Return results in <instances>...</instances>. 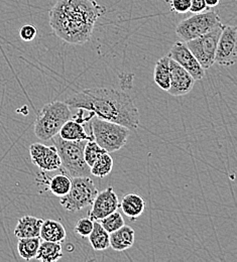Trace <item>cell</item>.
Masks as SVG:
<instances>
[{
  "label": "cell",
  "mask_w": 237,
  "mask_h": 262,
  "mask_svg": "<svg viewBox=\"0 0 237 262\" xmlns=\"http://www.w3.org/2000/svg\"><path fill=\"white\" fill-rule=\"evenodd\" d=\"M92 248L96 251L106 250L110 247L109 233L104 229L98 221H94V226L89 236L87 237Z\"/></svg>",
  "instance_id": "22"
},
{
  "label": "cell",
  "mask_w": 237,
  "mask_h": 262,
  "mask_svg": "<svg viewBox=\"0 0 237 262\" xmlns=\"http://www.w3.org/2000/svg\"><path fill=\"white\" fill-rule=\"evenodd\" d=\"M39 177H40V179H36L37 184H42V185L48 186V190L56 196L62 198V196H65L71 189L72 180L67 174L60 173V174H57L54 178L50 179L46 176L45 171L42 170V172H40Z\"/></svg>",
  "instance_id": "14"
},
{
  "label": "cell",
  "mask_w": 237,
  "mask_h": 262,
  "mask_svg": "<svg viewBox=\"0 0 237 262\" xmlns=\"http://www.w3.org/2000/svg\"><path fill=\"white\" fill-rule=\"evenodd\" d=\"M36 28L32 25L24 26L19 31V36L24 41H32L36 36Z\"/></svg>",
  "instance_id": "29"
},
{
  "label": "cell",
  "mask_w": 237,
  "mask_h": 262,
  "mask_svg": "<svg viewBox=\"0 0 237 262\" xmlns=\"http://www.w3.org/2000/svg\"><path fill=\"white\" fill-rule=\"evenodd\" d=\"M41 239L39 237L19 238L17 243V251L21 258L27 261L34 259L37 253Z\"/></svg>",
  "instance_id": "23"
},
{
  "label": "cell",
  "mask_w": 237,
  "mask_h": 262,
  "mask_svg": "<svg viewBox=\"0 0 237 262\" xmlns=\"http://www.w3.org/2000/svg\"><path fill=\"white\" fill-rule=\"evenodd\" d=\"M54 146L57 148L62 166L72 178L89 177L90 166L84 160V147L87 140L70 141L55 135L52 138Z\"/></svg>",
  "instance_id": "4"
},
{
  "label": "cell",
  "mask_w": 237,
  "mask_h": 262,
  "mask_svg": "<svg viewBox=\"0 0 237 262\" xmlns=\"http://www.w3.org/2000/svg\"><path fill=\"white\" fill-rule=\"evenodd\" d=\"M94 226V221L91 220L89 217L88 218H81L80 220L77 221L75 225V233L81 236L82 238H87L91 231L93 230Z\"/></svg>",
  "instance_id": "27"
},
{
  "label": "cell",
  "mask_w": 237,
  "mask_h": 262,
  "mask_svg": "<svg viewBox=\"0 0 237 262\" xmlns=\"http://www.w3.org/2000/svg\"><path fill=\"white\" fill-rule=\"evenodd\" d=\"M209 8L206 5L205 0H191V6H190V12L192 13H200L208 10Z\"/></svg>",
  "instance_id": "30"
},
{
  "label": "cell",
  "mask_w": 237,
  "mask_h": 262,
  "mask_svg": "<svg viewBox=\"0 0 237 262\" xmlns=\"http://www.w3.org/2000/svg\"><path fill=\"white\" fill-rule=\"evenodd\" d=\"M113 168V160L108 152L103 154L101 157L92 164L90 167L91 174L97 178H105L107 177Z\"/></svg>",
  "instance_id": "24"
},
{
  "label": "cell",
  "mask_w": 237,
  "mask_h": 262,
  "mask_svg": "<svg viewBox=\"0 0 237 262\" xmlns=\"http://www.w3.org/2000/svg\"><path fill=\"white\" fill-rule=\"evenodd\" d=\"M66 229L61 222L51 219L42 221L39 231V238L41 240L62 243L66 240Z\"/></svg>",
  "instance_id": "16"
},
{
  "label": "cell",
  "mask_w": 237,
  "mask_h": 262,
  "mask_svg": "<svg viewBox=\"0 0 237 262\" xmlns=\"http://www.w3.org/2000/svg\"><path fill=\"white\" fill-rule=\"evenodd\" d=\"M71 118V108L66 102L54 101L45 105L34 122L35 136L42 141L52 139Z\"/></svg>",
  "instance_id": "3"
},
{
  "label": "cell",
  "mask_w": 237,
  "mask_h": 262,
  "mask_svg": "<svg viewBox=\"0 0 237 262\" xmlns=\"http://www.w3.org/2000/svg\"><path fill=\"white\" fill-rule=\"evenodd\" d=\"M168 57L188 71L195 81L201 80L205 77V70L189 50L185 41H177L170 49Z\"/></svg>",
  "instance_id": "10"
},
{
  "label": "cell",
  "mask_w": 237,
  "mask_h": 262,
  "mask_svg": "<svg viewBox=\"0 0 237 262\" xmlns=\"http://www.w3.org/2000/svg\"><path fill=\"white\" fill-rule=\"evenodd\" d=\"M145 206L146 204L143 198L136 194H128L123 196L121 203H119V208L132 221H136L139 216H141L145 210Z\"/></svg>",
  "instance_id": "17"
},
{
  "label": "cell",
  "mask_w": 237,
  "mask_h": 262,
  "mask_svg": "<svg viewBox=\"0 0 237 262\" xmlns=\"http://www.w3.org/2000/svg\"><path fill=\"white\" fill-rule=\"evenodd\" d=\"M42 219H38L34 216L21 217L14 229V235L19 238L39 237V231L42 224Z\"/></svg>",
  "instance_id": "18"
},
{
  "label": "cell",
  "mask_w": 237,
  "mask_h": 262,
  "mask_svg": "<svg viewBox=\"0 0 237 262\" xmlns=\"http://www.w3.org/2000/svg\"><path fill=\"white\" fill-rule=\"evenodd\" d=\"M222 25L218 13L209 8L200 13H193L192 16L181 20L176 28V33L182 41L187 42Z\"/></svg>",
  "instance_id": "6"
},
{
  "label": "cell",
  "mask_w": 237,
  "mask_h": 262,
  "mask_svg": "<svg viewBox=\"0 0 237 262\" xmlns=\"http://www.w3.org/2000/svg\"><path fill=\"white\" fill-rule=\"evenodd\" d=\"M237 60V29L234 26H224L218 39L215 64L231 67Z\"/></svg>",
  "instance_id": "9"
},
{
  "label": "cell",
  "mask_w": 237,
  "mask_h": 262,
  "mask_svg": "<svg viewBox=\"0 0 237 262\" xmlns=\"http://www.w3.org/2000/svg\"><path fill=\"white\" fill-rule=\"evenodd\" d=\"M106 151L102 148L100 145L97 144L95 140H87L85 147H84V160L86 164H88L90 167L92 164H94L103 154Z\"/></svg>",
  "instance_id": "25"
},
{
  "label": "cell",
  "mask_w": 237,
  "mask_h": 262,
  "mask_svg": "<svg viewBox=\"0 0 237 262\" xmlns=\"http://www.w3.org/2000/svg\"><path fill=\"white\" fill-rule=\"evenodd\" d=\"M135 230L125 224L114 232L109 234L110 247L118 252L127 250L135 244Z\"/></svg>",
  "instance_id": "15"
},
{
  "label": "cell",
  "mask_w": 237,
  "mask_h": 262,
  "mask_svg": "<svg viewBox=\"0 0 237 262\" xmlns=\"http://www.w3.org/2000/svg\"><path fill=\"white\" fill-rule=\"evenodd\" d=\"M70 108L92 112L97 118L118 123L131 130L139 126V112L130 95L110 88H89L65 101Z\"/></svg>",
  "instance_id": "1"
},
{
  "label": "cell",
  "mask_w": 237,
  "mask_h": 262,
  "mask_svg": "<svg viewBox=\"0 0 237 262\" xmlns=\"http://www.w3.org/2000/svg\"><path fill=\"white\" fill-rule=\"evenodd\" d=\"M169 70L170 84L167 91L169 95L183 96L190 93L196 82L191 74L171 59H169Z\"/></svg>",
  "instance_id": "13"
},
{
  "label": "cell",
  "mask_w": 237,
  "mask_h": 262,
  "mask_svg": "<svg viewBox=\"0 0 237 262\" xmlns=\"http://www.w3.org/2000/svg\"><path fill=\"white\" fill-rule=\"evenodd\" d=\"M63 257V250L61 243L41 241L35 255V259L44 262H56Z\"/></svg>",
  "instance_id": "20"
},
{
  "label": "cell",
  "mask_w": 237,
  "mask_h": 262,
  "mask_svg": "<svg viewBox=\"0 0 237 262\" xmlns=\"http://www.w3.org/2000/svg\"><path fill=\"white\" fill-rule=\"evenodd\" d=\"M97 194L98 190L89 177H76L72 179L71 189L60 203L68 212L80 211L91 206Z\"/></svg>",
  "instance_id": "7"
},
{
  "label": "cell",
  "mask_w": 237,
  "mask_h": 262,
  "mask_svg": "<svg viewBox=\"0 0 237 262\" xmlns=\"http://www.w3.org/2000/svg\"><path fill=\"white\" fill-rule=\"evenodd\" d=\"M105 9L94 0H58L50 10L54 33L71 45L87 42Z\"/></svg>",
  "instance_id": "2"
},
{
  "label": "cell",
  "mask_w": 237,
  "mask_h": 262,
  "mask_svg": "<svg viewBox=\"0 0 237 262\" xmlns=\"http://www.w3.org/2000/svg\"><path fill=\"white\" fill-rule=\"evenodd\" d=\"M98 222L109 234L121 228L124 225V219L118 211L112 212L108 216L102 218L101 220H99Z\"/></svg>",
  "instance_id": "26"
},
{
  "label": "cell",
  "mask_w": 237,
  "mask_h": 262,
  "mask_svg": "<svg viewBox=\"0 0 237 262\" xmlns=\"http://www.w3.org/2000/svg\"><path fill=\"white\" fill-rule=\"evenodd\" d=\"M30 155L33 164L44 171L57 170L62 166L59 154L55 146L34 143L30 147Z\"/></svg>",
  "instance_id": "11"
},
{
  "label": "cell",
  "mask_w": 237,
  "mask_h": 262,
  "mask_svg": "<svg viewBox=\"0 0 237 262\" xmlns=\"http://www.w3.org/2000/svg\"><path fill=\"white\" fill-rule=\"evenodd\" d=\"M170 9L176 13H187L190 10L191 0H169Z\"/></svg>",
  "instance_id": "28"
},
{
  "label": "cell",
  "mask_w": 237,
  "mask_h": 262,
  "mask_svg": "<svg viewBox=\"0 0 237 262\" xmlns=\"http://www.w3.org/2000/svg\"><path fill=\"white\" fill-rule=\"evenodd\" d=\"M205 2L208 8H214L220 3V0H205Z\"/></svg>",
  "instance_id": "31"
},
{
  "label": "cell",
  "mask_w": 237,
  "mask_h": 262,
  "mask_svg": "<svg viewBox=\"0 0 237 262\" xmlns=\"http://www.w3.org/2000/svg\"><path fill=\"white\" fill-rule=\"evenodd\" d=\"M119 208L118 196L115 194L112 187H108L106 190L98 192L93 203L91 204V209L88 212V217L93 221H99L102 218L108 216Z\"/></svg>",
  "instance_id": "12"
},
{
  "label": "cell",
  "mask_w": 237,
  "mask_h": 262,
  "mask_svg": "<svg viewBox=\"0 0 237 262\" xmlns=\"http://www.w3.org/2000/svg\"><path fill=\"white\" fill-rule=\"evenodd\" d=\"M155 83L164 91H168L170 84V70H169V58H161L155 67L154 72Z\"/></svg>",
  "instance_id": "21"
},
{
  "label": "cell",
  "mask_w": 237,
  "mask_h": 262,
  "mask_svg": "<svg viewBox=\"0 0 237 262\" xmlns=\"http://www.w3.org/2000/svg\"><path fill=\"white\" fill-rule=\"evenodd\" d=\"M59 136L65 140L80 141V140H92L93 137L88 134L83 124L77 120L71 118L66 121L59 131Z\"/></svg>",
  "instance_id": "19"
},
{
  "label": "cell",
  "mask_w": 237,
  "mask_h": 262,
  "mask_svg": "<svg viewBox=\"0 0 237 262\" xmlns=\"http://www.w3.org/2000/svg\"><path fill=\"white\" fill-rule=\"evenodd\" d=\"M90 131L93 140L108 154L120 150L126 144L131 133V129L121 124L102 120L97 117L92 118Z\"/></svg>",
  "instance_id": "5"
},
{
  "label": "cell",
  "mask_w": 237,
  "mask_h": 262,
  "mask_svg": "<svg viewBox=\"0 0 237 262\" xmlns=\"http://www.w3.org/2000/svg\"><path fill=\"white\" fill-rule=\"evenodd\" d=\"M223 27L224 25L219 26L213 31L186 42L204 70H208L215 64L217 43Z\"/></svg>",
  "instance_id": "8"
}]
</instances>
